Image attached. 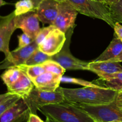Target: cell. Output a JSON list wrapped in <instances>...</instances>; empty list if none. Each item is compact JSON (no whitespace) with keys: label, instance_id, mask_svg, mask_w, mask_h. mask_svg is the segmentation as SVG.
Returning a JSON list of instances; mask_svg holds the SVG:
<instances>
[{"label":"cell","instance_id":"cell-1","mask_svg":"<svg viewBox=\"0 0 122 122\" xmlns=\"http://www.w3.org/2000/svg\"><path fill=\"white\" fill-rule=\"evenodd\" d=\"M66 101L74 104L98 106L113 102L117 92L103 87L84 86L77 89L60 87Z\"/></svg>","mask_w":122,"mask_h":122},{"label":"cell","instance_id":"cell-2","mask_svg":"<svg viewBox=\"0 0 122 122\" xmlns=\"http://www.w3.org/2000/svg\"><path fill=\"white\" fill-rule=\"evenodd\" d=\"M38 110L45 116L50 117L58 122H94L86 112L66 100L43 106Z\"/></svg>","mask_w":122,"mask_h":122},{"label":"cell","instance_id":"cell-3","mask_svg":"<svg viewBox=\"0 0 122 122\" xmlns=\"http://www.w3.org/2000/svg\"><path fill=\"white\" fill-rule=\"evenodd\" d=\"M68 1L78 13L103 20L114 28L115 23L111 19L108 7L104 3L94 0H68Z\"/></svg>","mask_w":122,"mask_h":122},{"label":"cell","instance_id":"cell-4","mask_svg":"<svg viewBox=\"0 0 122 122\" xmlns=\"http://www.w3.org/2000/svg\"><path fill=\"white\" fill-rule=\"evenodd\" d=\"M24 98L29 107L31 113L33 114H36L37 111L43 106L65 101L60 86L55 91L40 90L34 87L29 94Z\"/></svg>","mask_w":122,"mask_h":122},{"label":"cell","instance_id":"cell-5","mask_svg":"<svg viewBox=\"0 0 122 122\" xmlns=\"http://www.w3.org/2000/svg\"><path fill=\"white\" fill-rule=\"evenodd\" d=\"M75 105L86 112L95 122H122V110L117 106L114 101L98 106Z\"/></svg>","mask_w":122,"mask_h":122},{"label":"cell","instance_id":"cell-6","mask_svg":"<svg viewBox=\"0 0 122 122\" xmlns=\"http://www.w3.org/2000/svg\"><path fill=\"white\" fill-rule=\"evenodd\" d=\"M71 27L65 33L66 41L63 47L58 53L51 56V60L58 63L61 66L67 70H87L89 62L80 60L72 55L71 53L69 45L71 44V36L74 32V27Z\"/></svg>","mask_w":122,"mask_h":122},{"label":"cell","instance_id":"cell-7","mask_svg":"<svg viewBox=\"0 0 122 122\" xmlns=\"http://www.w3.org/2000/svg\"><path fill=\"white\" fill-rule=\"evenodd\" d=\"M78 11L68 2L59 3L58 14L53 26L65 33L71 27L75 26V21Z\"/></svg>","mask_w":122,"mask_h":122},{"label":"cell","instance_id":"cell-8","mask_svg":"<svg viewBox=\"0 0 122 122\" xmlns=\"http://www.w3.org/2000/svg\"><path fill=\"white\" fill-rule=\"evenodd\" d=\"M16 15L14 11L6 16L0 15V52H2L7 58L10 54L9 43L13 33L17 29L15 24Z\"/></svg>","mask_w":122,"mask_h":122},{"label":"cell","instance_id":"cell-9","mask_svg":"<svg viewBox=\"0 0 122 122\" xmlns=\"http://www.w3.org/2000/svg\"><path fill=\"white\" fill-rule=\"evenodd\" d=\"M38 49V45L33 41L29 45L21 49H16L10 51L8 58H5L0 64V69H7L13 66L25 64L29 57Z\"/></svg>","mask_w":122,"mask_h":122},{"label":"cell","instance_id":"cell-10","mask_svg":"<svg viewBox=\"0 0 122 122\" xmlns=\"http://www.w3.org/2000/svg\"><path fill=\"white\" fill-rule=\"evenodd\" d=\"M31 113L25 98L20 97L0 117V122H24L28 121Z\"/></svg>","mask_w":122,"mask_h":122},{"label":"cell","instance_id":"cell-11","mask_svg":"<svg viewBox=\"0 0 122 122\" xmlns=\"http://www.w3.org/2000/svg\"><path fill=\"white\" fill-rule=\"evenodd\" d=\"M66 41L65 33L57 28L53 29L38 45V49L50 56L58 53Z\"/></svg>","mask_w":122,"mask_h":122},{"label":"cell","instance_id":"cell-12","mask_svg":"<svg viewBox=\"0 0 122 122\" xmlns=\"http://www.w3.org/2000/svg\"><path fill=\"white\" fill-rule=\"evenodd\" d=\"M39 19L35 10L25 14L16 15L15 24L17 29H20L23 32L35 40L40 31Z\"/></svg>","mask_w":122,"mask_h":122},{"label":"cell","instance_id":"cell-13","mask_svg":"<svg viewBox=\"0 0 122 122\" xmlns=\"http://www.w3.org/2000/svg\"><path fill=\"white\" fill-rule=\"evenodd\" d=\"M59 3L55 0H43L35 9L39 21L53 25L58 14Z\"/></svg>","mask_w":122,"mask_h":122},{"label":"cell","instance_id":"cell-14","mask_svg":"<svg viewBox=\"0 0 122 122\" xmlns=\"http://www.w3.org/2000/svg\"><path fill=\"white\" fill-rule=\"evenodd\" d=\"M62 76L45 71L33 80L36 88L47 91H55L59 87Z\"/></svg>","mask_w":122,"mask_h":122},{"label":"cell","instance_id":"cell-15","mask_svg":"<svg viewBox=\"0 0 122 122\" xmlns=\"http://www.w3.org/2000/svg\"><path fill=\"white\" fill-rule=\"evenodd\" d=\"M87 70L96 74L99 77L122 71V66L119 62L94 61L89 62Z\"/></svg>","mask_w":122,"mask_h":122},{"label":"cell","instance_id":"cell-16","mask_svg":"<svg viewBox=\"0 0 122 122\" xmlns=\"http://www.w3.org/2000/svg\"><path fill=\"white\" fill-rule=\"evenodd\" d=\"M34 87L32 81L25 73L22 71L21 75L18 81L7 88V92L19 95L20 97L25 98L29 94Z\"/></svg>","mask_w":122,"mask_h":122},{"label":"cell","instance_id":"cell-17","mask_svg":"<svg viewBox=\"0 0 122 122\" xmlns=\"http://www.w3.org/2000/svg\"><path fill=\"white\" fill-rule=\"evenodd\" d=\"M99 86L118 92L122 91V71L99 77L94 82Z\"/></svg>","mask_w":122,"mask_h":122},{"label":"cell","instance_id":"cell-18","mask_svg":"<svg viewBox=\"0 0 122 122\" xmlns=\"http://www.w3.org/2000/svg\"><path fill=\"white\" fill-rule=\"evenodd\" d=\"M122 51V41L114 34L113 39L106 50L96 58L94 61H109L118 56Z\"/></svg>","mask_w":122,"mask_h":122},{"label":"cell","instance_id":"cell-19","mask_svg":"<svg viewBox=\"0 0 122 122\" xmlns=\"http://www.w3.org/2000/svg\"><path fill=\"white\" fill-rule=\"evenodd\" d=\"M22 71L18 67L13 66L8 67L1 75V78L7 88L16 83L21 75Z\"/></svg>","mask_w":122,"mask_h":122},{"label":"cell","instance_id":"cell-20","mask_svg":"<svg viewBox=\"0 0 122 122\" xmlns=\"http://www.w3.org/2000/svg\"><path fill=\"white\" fill-rule=\"evenodd\" d=\"M17 67H18L23 72L25 73L29 77L31 81H33L34 79L45 71L41 64L33 66H27L25 64H22V65L17 66Z\"/></svg>","mask_w":122,"mask_h":122},{"label":"cell","instance_id":"cell-21","mask_svg":"<svg viewBox=\"0 0 122 122\" xmlns=\"http://www.w3.org/2000/svg\"><path fill=\"white\" fill-rule=\"evenodd\" d=\"M50 59H51V56L46 54L38 49L29 57L25 64L27 66L41 64Z\"/></svg>","mask_w":122,"mask_h":122},{"label":"cell","instance_id":"cell-22","mask_svg":"<svg viewBox=\"0 0 122 122\" xmlns=\"http://www.w3.org/2000/svg\"><path fill=\"white\" fill-rule=\"evenodd\" d=\"M35 10V8L31 0H20L15 4L14 12L16 15H19Z\"/></svg>","mask_w":122,"mask_h":122},{"label":"cell","instance_id":"cell-23","mask_svg":"<svg viewBox=\"0 0 122 122\" xmlns=\"http://www.w3.org/2000/svg\"><path fill=\"white\" fill-rule=\"evenodd\" d=\"M45 71L53 73L57 75L63 76L66 71V70L61 66L58 63L52 60H49L41 64Z\"/></svg>","mask_w":122,"mask_h":122},{"label":"cell","instance_id":"cell-24","mask_svg":"<svg viewBox=\"0 0 122 122\" xmlns=\"http://www.w3.org/2000/svg\"><path fill=\"white\" fill-rule=\"evenodd\" d=\"M110 15L114 22L122 23V0H119L116 4L108 7Z\"/></svg>","mask_w":122,"mask_h":122},{"label":"cell","instance_id":"cell-25","mask_svg":"<svg viewBox=\"0 0 122 122\" xmlns=\"http://www.w3.org/2000/svg\"><path fill=\"white\" fill-rule=\"evenodd\" d=\"M61 82H67V83H74V84L80 85L83 86H90V87H100L98 85L93 83V82H88V81H84V80L81 79L74 78V77H65L62 76L61 78Z\"/></svg>","mask_w":122,"mask_h":122},{"label":"cell","instance_id":"cell-26","mask_svg":"<svg viewBox=\"0 0 122 122\" xmlns=\"http://www.w3.org/2000/svg\"><path fill=\"white\" fill-rule=\"evenodd\" d=\"M20 98L19 95H13L7 100H6L4 102L0 104V117L4 113L10 108L11 106H13L18 100Z\"/></svg>","mask_w":122,"mask_h":122},{"label":"cell","instance_id":"cell-27","mask_svg":"<svg viewBox=\"0 0 122 122\" xmlns=\"http://www.w3.org/2000/svg\"><path fill=\"white\" fill-rule=\"evenodd\" d=\"M55 28L56 27L53 25H49V26L48 27H45L41 29L40 31L35 39V41L37 43V44L39 45L45 39V38L49 34V33Z\"/></svg>","mask_w":122,"mask_h":122},{"label":"cell","instance_id":"cell-28","mask_svg":"<svg viewBox=\"0 0 122 122\" xmlns=\"http://www.w3.org/2000/svg\"><path fill=\"white\" fill-rule=\"evenodd\" d=\"M18 38H19V45L16 49H21L22 48L25 47L29 45L33 41H34L29 36L25 33H23L22 34L19 35L18 36Z\"/></svg>","mask_w":122,"mask_h":122},{"label":"cell","instance_id":"cell-29","mask_svg":"<svg viewBox=\"0 0 122 122\" xmlns=\"http://www.w3.org/2000/svg\"><path fill=\"white\" fill-rule=\"evenodd\" d=\"M113 29L115 32L114 34L120 40L122 41V25L120 23L116 22Z\"/></svg>","mask_w":122,"mask_h":122},{"label":"cell","instance_id":"cell-30","mask_svg":"<svg viewBox=\"0 0 122 122\" xmlns=\"http://www.w3.org/2000/svg\"><path fill=\"white\" fill-rule=\"evenodd\" d=\"M114 102L117 106L122 110V91L117 92L114 100Z\"/></svg>","mask_w":122,"mask_h":122},{"label":"cell","instance_id":"cell-31","mask_svg":"<svg viewBox=\"0 0 122 122\" xmlns=\"http://www.w3.org/2000/svg\"><path fill=\"white\" fill-rule=\"evenodd\" d=\"M27 122H44V121L36 114L30 113Z\"/></svg>","mask_w":122,"mask_h":122},{"label":"cell","instance_id":"cell-32","mask_svg":"<svg viewBox=\"0 0 122 122\" xmlns=\"http://www.w3.org/2000/svg\"><path fill=\"white\" fill-rule=\"evenodd\" d=\"M13 95H15V94H13L10 92H7L6 94H0V104Z\"/></svg>","mask_w":122,"mask_h":122},{"label":"cell","instance_id":"cell-33","mask_svg":"<svg viewBox=\"0 0 122 122\" xmlns=\"http://www.w3.org/2000/svg\"><path fill=\"white\" fill-rule=\"evenodd\" d=\"M119 0H104V3L108 7L112 5L116 4V3L118 2Z\"/></svg>","mask_w":122,"mask_h":122},{"label":"cell","instance_id":"cell-34","mask_svg":"<svg viewBox=\"0 0 122 122\" xmlns=\"http://www.w3.org/2000/svg\"><path fill=\"white\" fill-rule=\"evenodd\" d=\"M109 61H116V62H122V51L118 56H117L115 58H112V59L109 60Z\"/></svg>","mask_w":122,"mask_h":122},{"label":"cell","instance_id":"cell-35","mask_svg":"<svg viewBox=\"0 0 122 122\" xmlns=\"http://www.w3.org/2000/svg\"><path fill=\"white\" fill-rule=\"evenodd\" d=\"M31 1L32 2V3H33V5H34L35 7V8L36 9V8H37V7H38V5H39V4L43 0H31Z\"/></svg>","mask_w":122,"mask_h":122},{"label":"cell","instance_id":"cell-36","mask_svg":"<svg viewBox=\"0 0 122 122\" xmlns=\"http://www.w3.org/2000/svg\"><path fill=\"white\" fill-rule=\"evenodd\" d=\"M45 120L44 122H58L49 116H45Z\"/></svg>","mask_w":122,"mask_h":122},{"label":"cell","instance_id":"cell-37","mask_svg":"<svg viewBox=\"0 0 122 122\" xmlns=\"http://www.w3.org/2000/svg\"><path fill=\"white\" fill-rule=\"evenodd\" d=\"M8 4V3L6 2H5L4 0H0V7H2V6Z\"/></svg>","mask_w":122,"mask_h":122},{"label":"cell","instance_id":"cell-38","mask_svg":"<svg viewBox=\"0 0 122 122\" xmlns=\"http://www.w3.org/2000/svg\"><path fill=\"white\" fill-rule=\"evenodd\" d=\"M55 1H57V2H65V1H67L68 0H55Z\"/></svg>","mask_w":122,"mask_h":122},{"label":"cell","instance_id":"cell-39","mask_svg":"<svg viewBox=\"0 0 122 122\" xmlns=\"http://www.w3.org/2000/svg\"><path fill=\"white\" fill-rule=\"evenodd\" d=\"M94 1H98V2H101V3H104V0H94ZM105 4V3H104Z\"/></svg>","mask_w":122,"mask_h":122},{"label":"cell","instance_id":"cell-40","mask_svg":"<svg viewBox=\"0 0 122 122\" xmlns=\"http://www.w3.org/2000/svg\"></svg>","mask_w":122,"mask_h":122},{"label":"cell","instance_id":"cell-41","mask_svg":"<svg viewBox=\"0 0 122 122\" xmlns=\"http://www.w3.org/2000/svg\"></svg>","mask_w":122,"mask_h":122}]
</instances>
